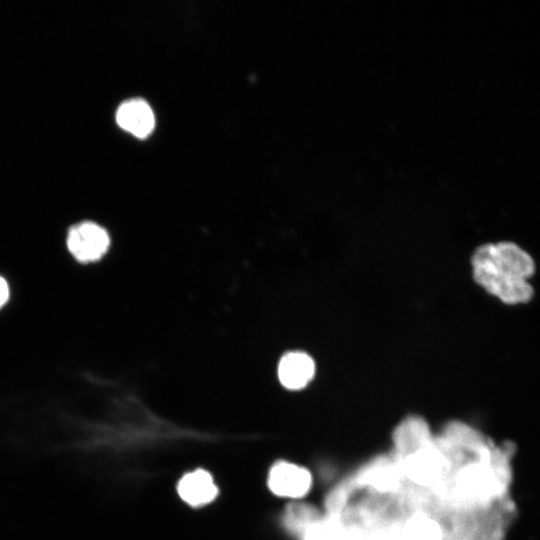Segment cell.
<instances>
[{"mask_svg": "<svg viewBox=\"0 0 540 540\" xmlns=\"http://www.w3.org/2000/svg\"><path fill=\"white\" fill-rule=\"evenodd\" d=\"M475 281L506 304H521L533 297L529 279L535 272L530 254L509 241L478 247L472 256Z\"/></svg>", "mask_w": 540, "mask_h": 540, "instance_id": "6da1fadb", "label": "cell"}, {"mask_svg": "<svg viewBox=\"0 0 540 540\" xmlns=\"http://www.w3.org/2000/svg\"><path fill=\"white\" fill-rule=\"evenodd\" d=\"M110 238L107 231L93 222H82L67 235V247L79 262L87 263L100 259L108 250Z\"/></svg>", "mask_w": 540, "mask_h": 540, "instance_id": "7a4b0ae2", "label": "cell"}, {"mask_svg": "<svg viewBox=\"0 0 540 540\" xmlns=\"http://www.w3.org/2000/svg\"><path fill=\"white\" fill-rule=\"evenodd\" d=\"M311 483L308 470L285 461L275 463L268 475L270 490L280 497H302L309 491Z\"/></svg>", "mask_w": 540, "mask_h": 540, "instance_id": "3957f363", "label": "cell"}, {"mask_svg": "<svg viewBox=\"0 0 540 540\" xmlns=\"http://www.w3.org/2000/svg\"><path fill=\"white\" fill-rule=\"evenodd\" d=\"M116 121L121 128L140 138L148 136L155 123L151 107L140 98L123 102L117 110Z\"/></svg>", "mask_w": 540, "mask_h": 540, "instance_id": "277c9868", "label": "cell"}, {"mask_svg": "<svg viewBox=\"0 0 540 540\" xmlns=\"http://www.w3.org/2000/svg\"><path fill=\"white\" fill-rule=\"evenodd\" d=\"M315 364L306 353L293 351L286 353L278 365V377L281 384L290 390L304 388L313 378Z\"/></svg>", "mask_w": 540, "mask_h": 540, "instance_id": "5b68a950", "label": "cell"}, {"mask_svg": "<svg viewBox=\"0 0 540 540\" xmlns=\"http://www.w3.org/2000/svg\"><path fill=\"white\" fill-rule=\"evenodd\" d=\"M180 497L189 505L199 507L215 499L218 488L211 475L202 469L184 475L178 483Z\"/></svg>", "mask_w": 540, "mask_h": 540, "instance_id": "8992f818", "label": "cell"}, {"mask_svg": "<svg viewBox=\"0 0 540 540\" xmlns=\"http://www.w3.org/2000/svg\"><path fill=\"white\" fill-rule=\"evenodd\" d=\"M442 467L441 455L432 448H421L413 452L405 464L408 477L420 485H429L435 481Z\"/></svg>", "mask_w": 540, "mask_h": 540, "instance_id": "52a82bcc", "label": "cell"}, {"mask_svg": "<svg viewBox=\"0 0 540 540\" xmlns=\"http://www.w3.org/2000/svg\"><path fill=\"white\" fill-rule=\"evenodd\" d=\"M403 540H442V533L436 521L424 514H416L405 524Z\"/></svg>", "mask_w": 540, "mask_h": 540, "instance_id": "ba28073f", "label": "cell"}, {"mask_svg": "<svg viewBox=\"0 0 540 540\" xmlns=\"http://www.w3.org/2000/svg\"><path fill=\"white\" fill-rule=\"evenodd\" d=\"M369 482L377 489L387 490L397 484L398 478L393 467L382 466L371 472Z\"/></svg>", "mask_w": 540, "mask_h": 540, "instance_id": "9c48e42d", "label": "cell"}, {"mask_svg": "<svg viewBox=\"0 0 540 540\" xmlns=\"http://www.w3.org/2000/svg\"><path fill=\"white\" fill-rule=\"evenodd\" d=\"M9 286L7 281L0 276V308H2L9 299Z\"/></svg>", "mask_w": 540, "mask_h": 540, "instance_id": "30bf717a", "label": "cell"}]
</instances>
